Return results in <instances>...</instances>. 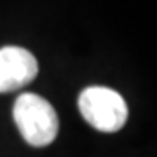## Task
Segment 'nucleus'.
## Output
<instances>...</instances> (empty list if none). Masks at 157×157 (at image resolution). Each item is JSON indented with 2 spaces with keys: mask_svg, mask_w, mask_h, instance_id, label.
<instances>
[{
  "mask_svg": "<svg viewBox=\"0 0 157 157\" xmlns=\"http://www.w3.org/2000/svg\"><path fill=\"white\" fill-rule=\"evenodd\" d=\"M78 112L86 122L101 133H117L126 126L128 105L117 91L91 86L78 94Z\"/></svg>",
  "mask_w": 157,
  "mask_h": 157,
  "instance_id": "f03ea898",
  "label": "nucleus"
},
{
  "mask_svg": "<svg viewBox=\"0 0 157 157\" xmlns=\"http://www.w3.org/2000/svg\"><path fill=\"white\" fill-rule=\"evenodd\" d=\"M12 117L21 138L35 148L51 145L59 131L54 107L35 93H23L16 98Z\"/></svg>",
  "mask_w": 157,
  "mask_h": 157,
  "instance_id": "f257e3e1",
  "label": "nucleus"
},
{
  "mask_svg": "<svg viewBox=\"0 0 157 157\" xmlns=\"http://www.w3.org/2000/svg\"><path fill=\"white\" fill-rule=\"evenodd\" d=\"M39 73L37 58L25 47L7 45L0 49V94L28 86Z\"/></svg>",
  "mask_w": 157,
  "mask_h": 157,
  "instance_id": "7ed1b4c3",
  "label": "nucleus"
}]
</instances>
